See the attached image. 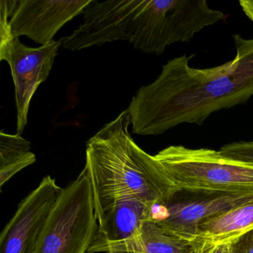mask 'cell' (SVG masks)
<instances>
[{
  "label": "cell",
  "mask_w": 253,
  "mask_h": 253,
  "mask_svg": "<svg viewBox=\"0 0 253 253\" xmlns=\"http://www.w3.org/2000/svg\"><path fill=\"white\" fill-rule=\"evenodd\" d=\"M236 56L221 66L195 69V54L174 57L140 87L127 108L133 134L159 135L183 124L202 126L214 112L253 96V38L233 35Z\"/></svg>",
  "instance_id": "cell-1"
},
{
  "label": "cell",
  "mask_w": 253,
  "mask_h": 253,
  "mask_svg": "<svg viewBox=\"0 0 253 253\" xmlns=\"http://www.w3.org/2000/svg\"><path fill=\"white\" fill-rule=\"evenodd\" d=\"M126 109L87 141L84 169L89 180L97 217L121 200L167 202L178 193L155 155L145 152L128 131Z\"/></svg>",
  "instance_id": "cell-2"
},
{
  "label": "cell",
  "mask_w": 253,
  "mask_h": 253,
  "mask_svg": "<svg viewBox=\"0 0 253 253\" xmlns=\"http://www.w3.org/2000/svg\"><path fill=\"white\" fill-rule=\"evenodd\" d=\"M83 14V24L60 40L65 49L124 41L146 54L161 55L186 32V18L175 0H91Z\"/></svg>",
  "instance_id": "cell-3"
},
{
  "label": "cell",
  "mask_w": 253,
  "mask_h": 253,
  "mask_svg": "<svg viewBox=\"0 0 253 253\" xmlns=\"http://www.w3.org/2000/svg\"><path fill=\"white\" fill-rule=\"evenodd\" d=\"M155 157L179 192L253 194V165L226 158L220 151L170 146Z\"/></svg>",
  "instance_id": "cell-4"
},
{
  "label": "cell",
  "mask_w": 253,
  "mask_h": 253,
  "mask_svg": "<svg viewBox=\"0 0 253 253\" xmlns=\"http://www.w3.org/2000/svg\"><path fill=\"white\" fill-rule=\"evenodd\" d=\"M97 229L92 190L83 169L63 189L34 253H88Z\"/></svg>",
  "instance_id": "cell-5"
},
{
  "label": "cell",
  "mask_w": 253,
  "mask_h": 253,
  "mask_svg": "<svg viewBox=\"0 0 253 253\" xmlns=\"http://www.w3.org/2000/svg\"><path fill=\"white\" fill-rule=\"evenodd\" d=\"M60 47V40L37 48L23 45L19 38L0 42V60L9 65L15 87L17 134L20 135L28 124L32 97L49 76Z\"/></svg>",
  "instance_id": "cell-6"
},
{
  "label": "cell",
  "mask_w": 253,
  "mask_h": 253,
  "mask_svg": "<svg viewBox=\"0 0 253 253\" xmlns=\"http://www.w3.org/2000/svg\"><path fill=\"white\" fill-rule=\"evenodd\" d=\"M63 188L50 175L18 205L0 237V253H34Z\"/></svg>",
  "instance_id": "cell-7"
},
{
  "label": "cell",
  "mask_w": 253,
  "mask_h": 253,
  "mask_svg": "<svg viewBox=\"0 0 253 253\" xmlns=\"http://www.w3.org/2000/svg\"><path fill=\"white\" fill-rule=\"evenodd\" d=\"M91 0H9L13 38L27 37L41 45L54 41L56 34L83 14Z\"/></svg>",
  "instance_id": "cell-8"
},
{
  "label": "cell",
  "mask_w": 253,
  "mask_h": 253,
  "mask_svg": "<svg viewBox=\"0 0 253 253\" xmlns=\"http://www.w3.org/2000/svg\"><path fill=\"white\" fill-rule=\"evenodd\" d=\"M253 198V194H207L206 198L191 201L173 198L154 206L152 220L166 233L192 246L203 222Z\"/></svg>",
  "instance_id": "cell-9"
},
{
  "label": "cell",
  "mask_w": 253,
  "mask_h": 253,
  "mask_svg": "<svg viewBox=\"0 0 253 253\" xmlns=\"http://www.w3.org/2000/svg\"><path fill=\"white\" fill-rule=\"evenodd\" d=\"M154 206L137 198L115 203L97 217V232L88 253H98L107 244L134 236L145 221L152 220Z\"/></svg>",
  "instance_id": "cell-10"
},
{
  "label": "cell",
  "mask_w": 253,
  "mask_h": 253,
  "mask_svg": "<svg viewBox=\"0 0 253 253\" xmlns=\"http://www.w3.org/2000/svg\"><path fill=\"white\" fill-rule=\"evenodd\" d=\"M192 246L166 233L154 220H148L131 238L102 247L99 253H190Z\"/></svg>",
  "instance_id": "cell-11"
},
{
  "label": "cell",
  "mask_w": 253,
  "mask_h": 253,
  "mask_svg": "<svg viewBox=\"0 0 253 253\" xmlns=\"http://www.w3.org/2000/svg\"><path fill=\"white\" fill-rule=\"evenodd\" d=\"M253 229V198L203 222L192 246L197 243H232Z\"/></svg>",
  "instance_id": "cell-12"
},
{
  "label": "cell",
  "mask_w": 253,
  "mask_h": 253,
  "mask_svg": "<svg viewBox=\"0 0 253 253\" xmlns=\"http://www.w3.org/2000/svg\"><path fill=\"white\" fill-rule=\"evenodd\" d=\"M31 143L18 134L0 132V187L15 174L36 162Z\"/></svg>",
  "instance_id": "cell-13"
},
{
  "label": "cell",
  "mask_w": 253,
  "mask_h": 253,
  "mask_svg": "<svg viewBox=\"0 0 253 253\" xmlns=\"http://www.w3.org/2000/svg\"><path fill=\"white\" fill-rule=\"evenodd\" d=\"M219 151L229 159L253 165V141L228 143L222 146Z\"/></svg>",
  "instance_id": "cell-14"
},
{
  "label": "cell",
  "mask_w": 253,
  "mask_h": 253,
  "mask_svg": "<svg viewBox=\"0 0 253 253\" xmlns=\"http://www.w3.org/2000/svg\"><path fill=\"white\" fill-rule=\"evenodd\" d=\"M190 253H232V243H197Z\"/></svg>",
  "instance_id": "cell-15"
},
{
  "label": "cell",
  "mask_w": 253,
  "mask_h": 253,
  "mask_svg": "<svg viewBox=\"0 0 253 253\" xmlns=\"http://www.w3.org/2000/svg\"><path fill=\"white\" fill-rule=\"evenodd\" d=\"M232 253H253V229L232 242Z\"/></svg>",
  "instance_id": "cell-16"
},
{
  "label": "cell",
  "mask_w": 253,
  "mask_h": 253,
  "mask_svg": "<svg viewBox=\"0 0 253 253\" xmlns=\"http://www.w3.org/2000/svg\"><path fill=\"white\" fill-rule=\"evenodd\" d=\"M239 5L244 14L253 22V0H240Z\"/></svg>",
  "instance_id": "cell-17"
},
{
  "label": "cell",
  "mask_w": 253,
  "mask_h": 253,
  "mask_svg": "<svg viewBox=\"0 0 253 253\" xmlns=\"http://www.w3.org/2000/svg\"></svg>",
  "instance_id": "cell-18"
}]
</instances>
